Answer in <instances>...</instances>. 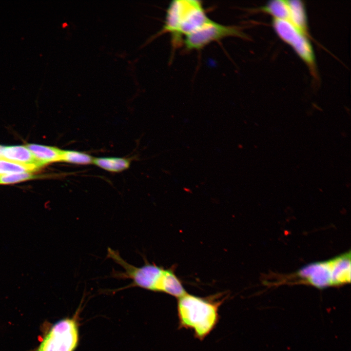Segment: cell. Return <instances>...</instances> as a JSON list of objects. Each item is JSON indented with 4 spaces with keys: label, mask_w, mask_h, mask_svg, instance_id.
<instances>
[{
    "label": "cell",
    "mask_w": 351,
    "mask_h": 351,
    "mask_svg": "<svg viewBox=\"0 0 351 351\" xmlns=\"http://www.w3.org/2000/svg\"><path fill=\"white\" fill-rule=\"evenodd\" d=\"M228 297L226 292L206 297L187 292L177 298L178 329L191 330L195 338L203 340L217 325L219 308Z\"/></svg>",
    "instance_id": "6da1fadb"
},
{
    "label": "cell",
    "mask_w": 351,
    "mask_h": 351,
    "mask_svg": "<svg viewBox=\"0 0 351 351\" xmlns=\"http://www.w3.org/2000/svg\"><path fill=\"white\" fill-rule=\"evenodd\" d=\"M211 20L200 1L173 0L168 7L161 32L171 33L176 45L180 42L182 36L197 31Z\"/></svg>",
    "instance_id": "7a4b0ae2"
},
{
    "label": "cell",
    "mask_w": 351,
    "mask_h": 351,
    "mask_svg": "<svg viewBox=\"0 0 351 351\" xmlns=\"http://www.w3.org/2000/svg\"><path fill=\"white\" fill-rule=\"evenodd\" d=\"M296 276L318 289L350 282V251L330 260L310 264L300 269Z\"/></svg>",
    "instance_id": "3957f363"
},
{
    "label": "cell",
    "mask_w": 351,
    "mask_h": 351,
    "mask_svg": "<svg viewBox=\"0 0 351 351\" xmlns=\"http://www.w3.org/2000/svg\"><path fill=\"white\" fill-rule=\"evenodd\" d=\"M107 256L120 265L124 271L115 272L112 276L121 279H130L131 286H136L151 291L160 292L161 285L165 269L155 264L146 262L141 267L128 263L117 251L108 249Z\"/></svg>",
    "instance_id": "277c9868"
},
{
    "label": "cell",
    "mask_w": 351,
    "mask_h": 351,
    "mask_svg": "<svg viewBox=\"0 0 351 351\" xmlns=\"http://www.w3.org/2000/svg\"><path fill=\"white\" fill-rule=\"evenodd\" d=\"M78 339V328L74 318L62 319L51 327L37 351H74Z\"/></svg>",
    "instance_id": "5b68a950"
},
{
    "label": "cell",
    "mask_w": 351,
    "mask_h": 351,
    "mask_svg": "<svg viewBox=\"0 0 351 351\" xmlns=\"http://www.w3.org/2000/svg\"><path fill=\"white\" fill-rule=\"evenodd\" d=\"M272 23L275 32L279 38L292 47L307 64L312 73L314 74L315 56L307 35L289 21L273 19Z\"/></svg>",
    "instance_id": "8992f818"
},
{
    "label": "cell",
    "mask_w": 351,
    "mask_h": 351,
    "mask_svg": "<svg viewBox=\"0 0 351 351\" xmlns=\"http://www.w3.org/2000/svg\"><path fill=\"white\" fill-rule=\"evenodd\" d=\"M229 37L247 38L239 27L225 25L211 20L197 31L185 36L183 42L188 50H199L211 42Z\"/></svg>",
    "instance_id": "52a82bcc"
},
{
    "label": "cell",
    "mask_w": 351,
    "mask_h": 351,
    "mask_svg": "<svg viewBox=\"0 0 351 351\" xmlns=\"http://www.w3.org/2000/svg\"><path fill=\"white\" fill-rule=\"evenodd\" d=\"M0 158L39 168L43 166L26 146H0Z\"/></svg>",
    "instance_id": "ba28073f"
},
{
    "label": "cell",
    "mask_w": 351,
    "mask_h": 351,
    "mask_svg": "<svg viewBox=\"0 0 351 351\" xmlns=\"http://www.w3.org/2000/svg\"><path fill=\"white\" fill-rule=\"evenodd\" d=\"M160 292L178 298L187 293L183 284L173 267L165 269Z\"/></svg>",
    "instance_id": "9c48e42d"
},
{
    "label": "cell",
    "mask_w": 351,
    "mask_h": 351,
    "mask_svg": "<svg viewBox=\"0 0 351 351\" xmlns=\"http://www.w3.org/2000/svg\"><path fill=\"white\" fill-rule=\"evenodd\" d=\"M25 146L43 166L50 163L60 161L62 150L54 147L35 144Z\"/></svg>",
    "instance_id": "30bf717a"
},
{
    "label": "cell",
    "mask_w": 351,
    "mask_h": 351,
    "mask_svg": "<svg viewBox=\"0 0 351 351\" xmlns=\"http://www.w3.org/2000/svg\"><path fill=\"white\" fill-rule=\"evenodd\" d=\"M287 1L290 8L289 21L308 36L307 19L303 3L298 0Z\"/></svg>",
    "instance_id": "8fae6325"
},
{
    "label": "cell",
    "mask_w": 351,
    "mask_h": 351,
    "mask_svg": "<svg viewBox=\"0 0 351 351\" xmlns=\"http://www.w3.org/2000/svg\"><path fill=\"white\" fill-rule=\"evenodd\" d=\"M93 164L107 171L118 173L128 169L131 160L129 158L118 157H94Z\"/></svg>",
    "instance_id": "7c38bea8"
},
{
    "label": "cell",
    "mask_w": 351,
    "mask_h": 351,
    "mask_svg": "<svg viewBox=\"0 0 351 351\" xmlns=\"http://www.w3.org/2000/svg\"><path fill=\"white\" fill-rule=\"evenodd\" d=\"M261 10L273 16V19L289 21L290 8L287 0H272L261 8Z\"/></svg>",
    "instance_id": "4fadbf2b"
},
{
    "label": "cell",
    "mask_w": 351,
    "mask_h": 351,
    "mask_svg": "<svg viewBox=\"0 0 351 351\" xmlns=\"http://www.w3.org/2000/svg\"><path fill=\"white\" fill-rule=\"evenodd\" d=\"M94 157L82 152L75 150H63L60 161L77 165L93 164Z\"/></svg>",
    "instance_id": "5bb4252c"
},
{
    "label": "cell",
    "mask_w": 351,
    "mask_h": 351,
    "mask_svg": "<svg viewBox=\"0 0 351 351\" xmlns=\"http://www.w3.org/2000/svg\"><path fill=\"white\" fill-rule=\"evenodd\" d=\"M39 169L35 166L24 165L0 158V175L30 173Z\"/></svg>",
    "instance_id": "9a60e30c"
},
{
    "label": "cell",
    "mask_w": 351,
    "mask_h": 351,
    "mask_svg": "<svg viewBox=\"0 0 351 351\" xmlns=\"http://www.w3.org/2000/svg\"><path fill=\"white\" fill-rule=\"evenodd\" d=\"M37 177L30 173H20L0 175V184H8L18 183Z\"/></svg>",
    "instance_id": "2e32d148"
}]
</instances>
